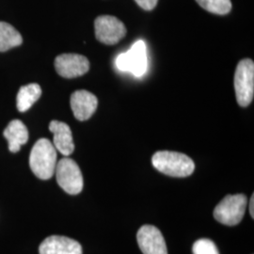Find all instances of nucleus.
I'll use <instances>...</instances> for the list:
<instances>
[{"label": "nucleus", "mask_w": 254, "mask_h": 254, "mask_svg": "<svg viewBox=\"0 0 254 254\" xmlns=\"http://www.w3.org/2000/svg\"><path fill=\"white\" fill-rule=\"evenodd\" d=\"M57 166V151L47 138L37 141L29 154V167L38 178L48 180L54 175Z\"/></svg>", "instance_id": "nucleus-1"}, {"label": "nucleus", "mask_w": 254, "mask_h": 254, "mask_svg": "<svg viewBox=\"0 0 254 254\" xmlns=\"http://www.w3.org/2000/svg\"><path fill=\"white\" fill-rule=\"evenodd\" d=\"M152 164L158 172L178 178L188 177L195 170V164L190 157L171 151L156 152L152 157Z\"/></svg>", "instance_id": "nucleus-2"}, {"label": "nucleus", "mask_w": 254, "mask_h": 254, "mask_svg": "<svg viewBox=\"0 0 254 254\" xmlns=\"http://www.w3.org/2000/svg\"><path fill=\"white\" fill-rule=\"evenodd\" d=\"M248 198L244 194L227 195L216 206L214 218L224 225H237L244 218Z\"/></svg>", "instance_id": "nucleus-3"}, {"label": "nucleus", "mask_w": 254, "mask_h": 254, "mask_svg": "<svg viewBox=\"0 0 254 254\" xmlns=\"http://www.w3.org/2000/svg\"><path fill=\"white\" fill-rule=\"evenodd\" d=\"M235 91L239 106L246 108L254 99V64L251 59L239 62L235 73Z\"/></svg>", "instance_id": "nucleus-4"}, {"label": "nucleus", "mask_w": 254, "mask_h": 254, "mask_svg": "<svg viewBox=\"0 0 254 254\" xmlns=\"http://www.w3.org/2000/svg\"><path fill=\"white\" fill-rule=\"evenodd\" d=\"M56 177L59 186L66 193L71 195L79 194L83 190V176L76 162L64 157L57 162Z\"/></svg>", "instance_id": "nucleus-5"}, {"label": "nucleus", "mask_w": 254, "mask_h": 254, "mask_svg": "<svg viewBox=\"0 0 254 254\" xmlns=\"http://www.w3.org/2000/svg\"><path fill=\"white\" fill-rule=\"evenodd\" d=\"M116 67L122 72L132 73L140 77L147 70V50L143 41H137L132 47L116 59Z\"/></svg>", "instance_id": "nucleus-6"}, {"label": "nucleus", "mask_w": 254, "mask_h": 254, "mask_svg": "<svg viewBox=\"0 0 254 254\" xmlns=\"http://www.w3.org/2000/svg\"><path fill=\"white\" fill-rule=\"evenodd\" d=\"M96 39L105 45L113 46L127 35L125 24L117 17L110 15H102L94 22Z\"/></svg>", "instance_id": "nucleus-7"}, {"label": "nucleus", "mask_w": 254, "mask_h": 254, "mask_svg": "<svg viewBox=\"0 0 254 254\" xmlns=\"http://www.w3.org/2000/svg\"><path fill=\"white\" fill-rule=\"evenodd\" d=\"M55 68L57 73L64 78H74L88 73L90 63L82 55L63 54L56 58Z\"/></svg>", "instance_id": "nucleus-8"}, {"label": "nucleus", "mask_w": 254, "mask_h": 254, "mask_svg": "<svg viewBox=\"0 0 254 254\" xmlns=\"http://www.w3.org/2000/svg\"><path fill=\"white\" fill-rule=\"evenodd\" d=\"M137 244L143 254H168L161 232L153 225H143L136 235Z\"/></svg>", "instance_id": "nucleus-9"}, {"label": "nucleus", "mask_w": 254, "mask_h": 254, "mask_svg": "<svg viewBox=\"0 0 254 254\" xmlns=\"http://www.w3.org/2000/svg\"><path fill=\"white\" fill-rule=\"evenodd\" d=\"M70 103L75 119L83 122L93 115L98 106V99L90 91L80 90L73 92Z\"/></svg>", "instance_id": "nucleus-10"}, {"label": "nucleus", "mask_w": 254, "mask_h": 254, "mask_svg": "<svg viewBox=\"0 0 254 254\" xmlns=\"http://www.w3.org/2000/svg\"><path fill=\"white\" fill-rule=\"evenodd\" d=\"M39 253L40 254H82V247L72 238L52 236L42 242Z\"/></svg>", "instance_id": "nucleus-11"}, {"label": "nucleus", "mask_w": 254, "mask_h": 254, "mask_svg": "<svg viewBox=\"0 0 254 254\" xmlns=\"http://www.w3.org/2000/svg\"><path fill=\"white\" fill-rule=\"evenodd\" d=\"M49 130L54 135L53 145L62 154L68 156L73 154L74 144L71 128L65 123L52 121L49 125Z\"/></svg>", "instance_id": "nucleus-12"}, {"label": "nucleus", "mask_w": 254, "mask_h": 254, "mask_svg": "<svg viewBox=\"0 0 254 254\" xmlns=\"http://www.w3.org/2000/svg\"><path fill=\"white\" fill-rule=\"evenodd\" d=\"M9 143V150L11 153H17L21 146L26 144L28 140V131L23 122L13 120L9 123L3 133Z\"/></svg>", "instance_id": "nucleus-13"}, {"label": "nucleus", "mask_w": 254, "mask_h": 254, "mask_svg": "<svg viewBox=\"0 0 254 254\" xmlns=\"http://www.w3.org/2000/svg\"><path fill=\"white\" fill-rule=\"evenodd\" d=\"M42 95V89L36 83L22 86L16 97V106L20 112H25L39 100Z\"/></svg>", "instance_id": "nucleus-14"}, {"label": "nucleus", "mask_w": 254, "mask_h": 254, "mask_svg": "<svg viewBox=\"0 0 254 254\" xmlns=\"http://www.w3.org/2000/svg\"><path fill=\"white\" fill-rule=\"evenodd\" d=\"M22 43L23 38L18 30L6 22H0V52H6Z\"/></svg>", "instance_id": "nucleus-15"}, {"label": "nucleus", "mask_w": 254, "mask_h": 254, "mask_svg": "<svg viewBox=\"0 0 254 254\" xmlns=\"http://www.w3.org/2000/svg\"><path fill=\"white\" fill-rule=\"evenodd\" d=\"M202 9L211 13L225 15L232 9L231 0H196Z\"/></svg>", "instance_id": "nucleus-16"}, {"label": "nucleus", "mask_w": 254, "mask_h": 254, "mask_svg": "<svg viewBox=\"0 0 254 254\" xmlns=\"http://www.w3.org/2000/svg\"><path fill=\"white\" fill-rule=\"evenodd\" d=\"M192 252L193 254H219L217 246L207 238L197 240L193 245Z\"/></svg>", "instance_id": "nucleus-17"}, {"label": "nucleus", "mask_w": 254, "mask_h": 254, "mask_svg": "<svg viewBox=\"0 0 254 254\" xmlns=\"http://www.w3.org/2000/svg\"><path fill=\"white\" fill-rule=\"evenodd\" d=\"M135 1L141 9L145 10L154 9L158 2V0H135Z\"/></svg>", "instance_id": "nucleus-18"}, {"label": "nucleus", "mask_w": 254, "mask_h": 254, "mask_svg": "<svg viewBox=\"0 0 254 254\" xmlns=\"http://www.w3.org/2000/svg\"><path fill=\"white\" fill-rule=\"evenodd\" d=\"M250 213L252 218H254V195L252 196L251 201H250Z\"/></svg>", "instance_id": "nucleus-19"}]
</instances>
